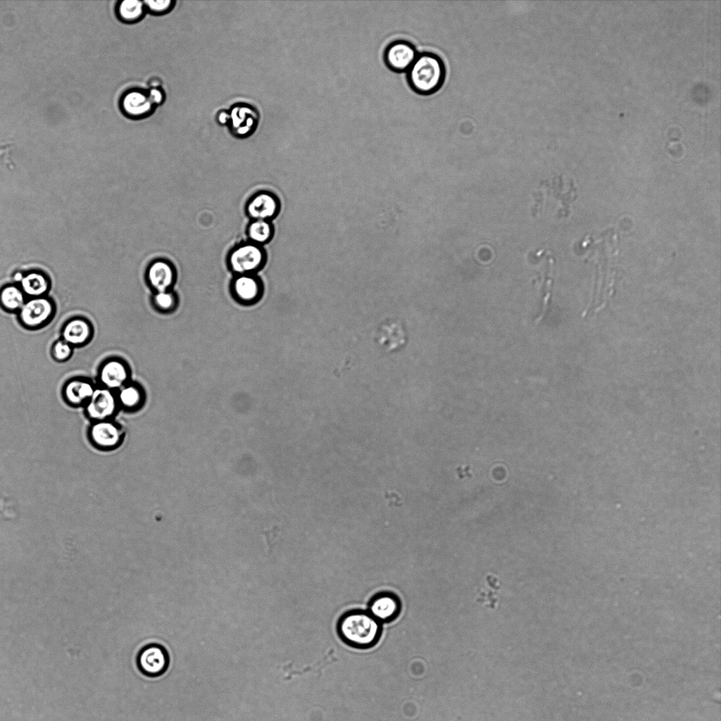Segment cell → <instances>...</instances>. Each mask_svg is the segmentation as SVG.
I'll use <instances>...</instances> for the list:
<instances>
[{
	"mask_svg": "<svg viewBox=\"0 0 721 721\" xmlns=\"http://www.w3.org/2000/svg\"><path fill=\"white\" fill-rule=\"evenodd\" d=\"M341 639L349 646L368 648L374 646L381 636V622L368 611L353 610L345 613L338 622Z\"/></svg>",
	"mask_w": 721,
	"mask_h": 721,
	"instance_id": "obj_1",
	"label": "cell"
},
{
	"mask_svg": "<svg viewBox=\"0 0 721 721\" xmlns=\"http://www.w3.org/2000/svg\"><path fill=\"white\" fill-rule=\"evenodd\" d=\"M445 66L437 54L422 52L418 56L407 70L411 88L417 93L429 95L439 90L445 80Z\"/></svg>",
	"mask_w": 721,
	"mask_h": 721,
	"instance_id": "obj_2",
	"label": "cell"
},
{
	"mask_svg": "<svg viewBox=\"0 0 721 721\" xmlns=\"http://www.w3.org/2000/svg\"><path fill=\"white\" fill-rule=\"evenodd\" d=\"M87 437L88 442L94 450L111 453L123 445L125 430L113 419L93 421L87 429Z\"/></svg>",
	"mask_w": 721,
	"mask_h": 721,
	"instance_id": "obj_3",
	"label": "cell"
},
{
	"mask_svg": "<svg viewBox=\"0 0 721 721\" xmlns=\"http://www.w3.org/2000/svg\"><path fill=\"white\" fill-rule=\"evenodd\" d=\"M266 261V253L262 246L251 242L235 246L229 253L230 269L237 275H255Z\"/></svg>",
	"mask_w": 721,
	"mask_h": 721,
	"instance_id": "obj_4",
	"label": "cell"
},
{
	"mask_svg": "<svg viewBox=\"0 0 721 721\" xmlns=\"http://www.w3.org/2000/svg\"><path fill=\"white\" fill-rule=\"evenodd\" d=\"M55 306L44 296L26 300L17 313L20 324L29 330H37L46 325L54 317Z\"/></svg>",
	"mask_w": 721,
	"mask_h": 721,
	"instance_id": "obj_5",
	"label": "cell"
},
{
	"mask_svg": "<svg viewBox=\"0 0 721 721\" xmlns=\"http://www.w3.org/2000/svg\"><path fill=\"white\" fill-rule=\"evenodd\" d=\"M119 408L115 391L97 384L84 406L85 414L92 422L113 419Z\"/></svg>",
	"mask_w": 721,
	"mask_h": 721,
	"instance_id": "obj_6",
	"label": "cell"
},
{
	"mask_svg": "<svg viewBox=\"0 0 721 721\" xmlns=\"http://www.w3.org/2000/svg\"><path fill=\"white\" fill-rule=\"evenodd\" d=\"M137 664L139 671L144 675L151 677H158L167 670L169 656L163 646L151 644L144 646L139 651Z\"/></svg>",
	"mask_w": 721,
	"mask_h": 721,
	"instance_id": "obj_7",
	"label": "cell"
},
{
	"mask_svg": "<svg viewBox=\"0 0 721 721\" xmlns=\"http://www.w3.org/2000/svg\"><path fill=\"white\" fill-rule=\"evenodd\" d=\"M130 378V368L121 358H109L99 368L98 385L113 391L128 383Z\"/></svg>",
	"mask_w": 721,
	"mask_h": 721,
	"instance_id": "obj_8",
	"label": "cell"
},
{
	"mask_svg": "<svg viewBox=\"0 0 721 721\" xmlns=\"http://www.w3.org/2000/svg\"><path fill=\"white\" fill-rule=\"evenodd\" d=\"M229 113L230 121L227 125L234 136L244 138L256 130L259 116L253 106L244 103L236 104L232 106Z\"/></svg>",
	"mask_w": 721,
	"mask_h": 721,
	"instance_id": "obj_9",
	"label": "cell"
},
{
	"mask_svg": "<svg viewBox=\"0 0 721 721\" xmlns=\"http://www.w3.org/2000/svg\"><path fill=\"white\" fill-rule=\"evenodd\" d=\"M406 338L403 324L393 319L382 322L378 327L375 336L378 345L388 353L401 349L405 345Z\"/></svg>",
	"mask_w": 721,
	"mask_h": 721,
	"instance_id": "obj_10",
	"label": "cell"
},
{
	"mask_svg": "<svg viewBox=\"0 0 721 721\" xmlns=\"http://www.w3.org/2000/svg\"><path fill=\"white\" fill-rule=\"evenodd\" d=\"M147 91L141 89H130L124 93L120 99V108L128 117L134 119L149 116L154 110Z\"/></svg>",
	"mask_w": 721,
	"mask_h": 721,
	"instance_id": "obj_11",
	"label": "cell"
},
{
	"mask_svg": "<svg viewBox=\"0 0 721 721\" xmlns=\"http://www.w3.org/2000/svg\"><path fill=\"white\" fill-rule=\"evenodd\" d=\"M280 201L269 192H261L253 195L247 202L246 211L251 220H270L279 213Z\"/></svg>",
	"mask_w": 721,
	"mask_h": 721,
	"instance_id": "obj_12",
	"label": "cell"
},
{
	"mask_svg": "<svg viewBox=\"0 0 721 721\" xmlns=\"http://www.w3.org/2000/svg\"><path fill=\"white\" fill-rule=\"evenodd\" d=\"M415 46L408 42L399 40L390 44L384 53L387 65L395 71H407L418 56Z\"/></svg>",
	"mask_w": 721,
	"mask_h": 721,
	"instance_id": "obj_13",
	"label": "cell"
},
{
	"mask_svg": "<svg viewBox=\"0 0 721 721\" xmlns=\"http://www.w3.org/2000/svg\"><path fill=\"white\" fill-rule=\"evenodd\" d=\"M146 278L156 292L170 290L176 280V271L168 261L157 259L149 265Z\"/></svg>",
	"mask_w": 721,
	"mask_h": 721,
	"instance_id": "obj_14",
	"label": "cell"
},
{
	"mask_svg": "<svg viewBox=\"0 0 721 721\" xmlns=\"http://www.w3.org/2000/svg\"><path fill=\"white\" fill-rule=\"evenodd\" d=\"M92 337L93 327L91 322L82 317L68 320L61 329V339L73 348L87 344Z\"/></svg>",
	"mask_w": 721,
	"mask_h": 721,
	"instance_id": "obj_15",
	"label": "cell"
},
{
	"mask_svg": "<svg viewBox=\"0 0 721 721\" xmlns=\"http://www.w3.org/2000/svg\"><path fill=\"white\" fill-rule=\"evenodd\" d=\"M96 384L85 377L68 380L63 385L62 394L65 401L71 406H84L92 395Z\"/></svg>",
	"mask_w": 721,
	"mask_h": 721,
	"instance_id": "obj_16",
	"label": "cell"
},
{
	"mask_svg": "<svg viewBox=\"0 0 721 721\" xmlns=\"http://www.w3.org/2000/svg\"><path fill=\"white\" fill-rule=\"evenodd\" d=\"M400 610L401 603L395 594L382 592L371 599L368 612L382 622L394 620L399 614Z\"/></svg>",
	"mask_w": 721,
	"mask_h": 721,
	"instance_id": "obj_17",
	"label": "cell"
},
{
	"mask_svg": "<svg viewBox=\"0 0 721 721\" xmlns=\"http://www.w3.org/2000/svg\"><path fill=\"white\" fill-rule=\"evenodd\" d=\"M262 282L255 275H237L232 282V290L237 299L252 302L261 294Z\"/></svg>",
	"mask_w": 721,
	"mask_h": 721,
	"instance_id": "obj_18",
	"label": "cell"
},
{
	"mask_svg": "<svg viewBox=\"0 0 721 721\" xmlns=\"http://www.w3.org/2000/svg\"><path fill=\"white\" fill-rule=\"evenodd\" d=\"M120 408L132 410L137 408L143 401V391L137 384L128 382L115 391Z\"/></svg>",
	"mask_w": 721,
	"mask_h": 721,
	"instance_id": "obj_19",
	"label": "cell"
},
{
	"mask_svg": "<svg viewBox=\"0 0 721 721\" xmlns=\"http://www.w3.org/2000/svg\"><path fill=\"white\" fill-rule=\"evenodd\" d=\"M274 229L270 220H252L247 228L249 242L262 246L270 241Z\"/></svg>",
	"mask_w": 721,
	"mask_h": 721,
	"instance_id": "obj_20",
	"label": "cell"
},
{
	"mask_svg": "<svg viewBox=\"0 0 721 721\" xmlns=\"http://www.w3.org/2000/svg\"><path fill=\"white\" fill-rule=\"evenodd\" d=\"M146 8L144 1L125 0L120 1L116 7L118 18L127 23H136L144 15Z\"/></svg>",
	"mask_w": 721,
	"mask_h": 721,
	"instance_id": "obj_21",
	"label": "cell"
},
{
	"mask_svg": "<svg viewBox=\"0 0 721 721\" xmlns=\"http://www.w3.org/2000/svg\"><path fill=\"white\" fill-rule=\"evenodd\" d=\"M21 289L31 298L41 297L48 291L49 282L41 273L31 272L23 277L20 282Z\"/></svg>",
	"mask_w": 721,
	"mask_h": 721,
	"instance_id": "obj_22",
	"label": "cell"
},
{
	"mask_svg": "<svg viewBox=\"0 0 721 721\" xmlns=\"http://www.w3.org/2000/svg\"><path fill=\"white\" fill-rule=\"evenodd\" d=\"M25 301V294L15 286H6L0 291V304L8 312L18 313Z\"/></svg>",
	"mask_w": 721,
	"mask_h": 721,
	"instance_id": "obj_23",
	"label": "cell"
},
{
	"mask_svg": "<svg viewBox=\"0 0 721 721\" xmlns=\"http://www.w3.org/2000/svg\"><path fill=\"white\" fill-rule=\"evenodd\" d=\"M73 348L61 338L56 341L51 347V356L57 362H64L73 355Z\"/></svg>",
	"mask_w": 721,
	"mask_h": 721,
	"instance_id": "obj_24",
	"label": "cell"
},
{
	"mask_svg": "<svg viewBox=\"0 0 721 721\" xmlns=\"http://www.w3.org/2000/svg\"><path fill=\"white\" fill-rule=\"evenodd\" d=\"M153 303L158 309L168 311L176 306L177 298L170 290L157 291L153 296Z\"/></svg>",
	"mask_w": 721,
	"mask_h": 721,
	"instance_id": "obj_25",
	"label": "cell"
},
{
	"mask_svg": "<svg viewBox=\"0 0 721 721\" xmlns=\"http://www.w3.org/2000/svg\"><path fill=\"white\" fill-rule=\"evenodd\" d=\"M146 10H148L153 14L163 15L170 11L175 4V1L171 0H149L144 1Z\"/></svg>",
	"mask_w": 721,
	"mask_h": 721,
	"instance_id": "obj_26",
	"label": "cell"
},
{
	"mask_svg": "<svg viewBox=\"0 0 721 721\" xmlns=\"http://www.w3.org/2000/svg\"><path fill=\"white\" fill-rule=\"evenodd\" d=\"M147 92L150 100L155 106L156 105H160L163 102L165 99V94L162 89L159 87H153Z\"/></svg>",
	"mask_w": 721,
	"mask_h": 721,
	"instance_id": "obj_27",
	"label": "cell"
},
{
	"mask_svg": "<svg viewBox=\"0 0 721 721\" xmlns=\"http://www.w3.org/2000/svg\"><path fill=\"white\" fill-rule=\"evenodd\" d=\"M216 120L220 125H228L230 121L229 111L221 110L218 111L216 115Z\"/></svg>",
	"mask_w": 721,
	"mask_h": 721,
	"instance_id": "obj_28",
	"label": "cell"
},
{
	"mask_svg": "<svg viewBox=\"0 0 721 721\" xmlns=\"http://www.w3.org/2000/svg\"><path fill=\"white\" fill-rule=\"evenodd\" d=\"M23 275H22V274H21L20 272H17V273H15V275H14V279H15V280H16V281H20V282H21V280H23Z\"/></svg>",
	"mask_w": 721,
	"mask_h": 721,
	"instance_id": "obj_29",
	"label": "cell"
}]
</instances>
